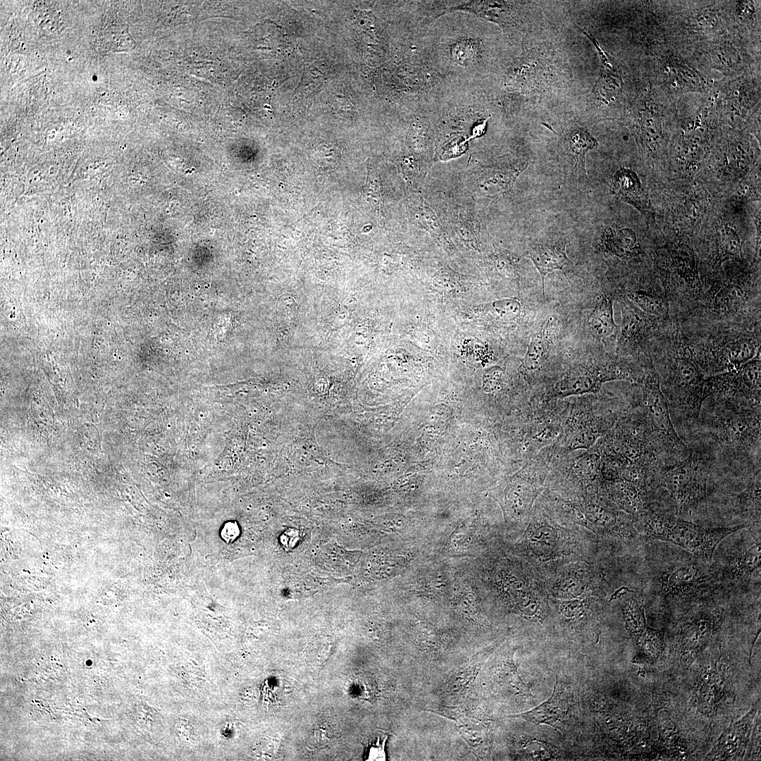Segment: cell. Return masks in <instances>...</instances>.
<instances>
[{"label":"cell","instance_id":"cell-1","mask_svg":"<svg viewBox=\"0 0 761 761\" xmlns=\"http://www.w3.org/2000/svg\"><path fill=\"white\" fill-rule=\"evenodd\" d=\"M744 527L703 528L688 521L665 520L650 514L645 531L650 538L672 543L710 561L718 544L728 535Z\"/></svg>","mask_w":761,"mask_h":761},{"label":"cell","instance_id":"cell-2","mask_svg":"<svg viewBox=\"0 0 761 761\" xmlns=\"http://www.w3.org/2000/svg\"><path fill=\"white\" fill-rule=\"evenodd\" d=\"M714 429L719 442L735 453H746L760 442V412L729 407L717 412Z\"/></svg>","mask_w":761,"mask_h":761},{"label":"cell","instance_id":"cell-3","mask_svg":"<svg viewBox=\"0 0 761 761\" xmlns=\"http://www.w3.org/2000/svg\"><path fill=\"white\" fill-rule=\"evenodd\" d=\"M660 475L664 486L682 508L695 505L706 497L707 474L696 457L689 456L664 467Z\"/></svg>","mask_w":761,"mask_h":761},{"label":"cell","instance_id":"cell-4","mask_svg":"<svg viewBox=\"0 0 761 761\" xmlns=\"http://www.w3.org/2000/svg\"><path fill=\"white\" fill-rule=\"evenodd\" d=\"M671 381L679 412L686 417L698 419L703 402L710 395L707 379L703 378L698 366L690 358H678L672 370Z\"/></svg>","mask_w":761,"mask_h":761},{"label":"cell","instance_id":"cell-5","mask_svg":"<svg viewBox=\"0 0 761 761\" xmlns=\"http://www.w3.org/2000/svg\"><path fill=\"white\" fill-rule=\"evenodd\" d=\"M643 400L651 431L657 438L674 450H684L685 445L672 424L668 402L661 390L659 378L653 371L645 376Z\"/></svg>","mask_w":761,"mask_h":761},{"label":"cell","instance_id":"cell-6","mask_svg":"<svg viewBox=\"0 0 761 761\" xmlns=\"http://www.w3.org/2000/svg\"><path fill=\"white\" fill-rule=\"evenodd\" d=\"M629 373L617 365L609 364L593 371L572 373L559 380L553 387L557 397L594 393L602 384L613 380H629Z\"/></svg>","mask_w":761,"mask_h":761},{"label":"cell","instance_id":"cell-7","mask_svg":"<svg viewBox=\"0 0 761 761\" xmlns=\"http://www.w3.org/2000/svg\"><path fill=\"white\" fill-rule=\"evenodd\" d=\"M570 693L557 677L552 695L536 707L509 717H521L536 724L553 725L564 717L570 707Z\"/></svg>","mask_w":761,"mask_h":761},{"label":"cell","instance_id":"cell-8","mask_svg":"<svg viewBox=\"0 0 761 761\" xmlns=\"http://www.w3.org/2000/svg\"><path fill=\"white\" fill-rule=\"evenodd\" d=\"M567 245H542L531 249L528 258L538 270L542 284L543 294L545 299V278L547 273L555 270H562L567 278L564 268L569 263L566 253Z\"/></svg>","mask_w":761,"mask_h":761},{"label":"cell","instance_id":"cell-9","mask_svg":"<svg viewBox=\"0 0 761 761\" xmlns=\"http://www.w3.org/2000/svg\"><path fill=\"white\" fill-rule=\"evenodd\" d=\"M498 646L494 643L476 654L469 663L454 674L445 683L443 691L445 694L454 695L467 691L474 680L484 662Z\"/></svg>","mask_w":761,"mask_h":761},{"label":"cell","instance_id":"cell-10","mask_svg":"<svg viewBox=\"0 0 761 761\" xmlns=\"http://www.w3.org/2000/svg\"><path fill=\"white\" fill-rule=\"evenodd\" d=\"M760 349L756 356L733 371L732 387L738 389L746 397L760 400L761 361Z\"/></svg>","mask_w":761,"mask_h":761},{"label":"cell","instance_id":"cell-11","mask_svg":"<svg viewBox=\"0 0 761 761\" xmlns=\"http://www.w3.org/2000/svg\"><path fill=\"white\" fill-rule=\"evenodd\" d=\"M553 318L547 317L540 328L532 337L524 359V366L529 371L538 369L547 359L552 342Z\"/></svg>","mask_w":761,"mask_h":761},{"label":"cell","instance_id":"cell-12","mask_svg":"<svg viewBox=\"0 0 761 761\" xmlns=\"http://www.w3.org/2000/svg\"><path fill=\"white\" fill-rule=\"evenodd\" d=\"M714 625L713 617L701 615L684 627L682 643L686 650H688L685 662L686 660L691 662L694 659L692 657L693 652H698L707 642L713 633Z\"/></svg>","mask_w":761,"mask_h":761},{"label":"cell","instance_id":"cell-13","mask_svg":"<svg viewBox=\"0 0 761 761\" xmlns=\"http://www.w3.org/2000/svg\"><path fill=\"white\" fill-rule=\"evenodd\" d=\"M590 327L593 335L598 338H605L615 330L617 325L614 319L611 297L605 295L602 297L591 316Z\"/></svg>","mask_w":761,"mask_h":761},{"label":"cell","instance_id":"cell-14","mask_svg":"<svg viewBox=\"0 0 761 761\" xmlns=\"http://www.w3.org/2000/svg\"><path fill=\"white\" fill-rule=\"evenodd\" d=\"M599 55L602 62L603 70L594 87V90L598 97L607 101L615 97L619 93L622 87V80L612 70V67L605 54L600 52Z\"/></svg>","mask_w":761,"mask_h":761},{"label":"cell","instance_id":"cell-15","mask_svg":"<svg viewBox=\"0 0 761 761\" xmlns=\"http://www.w3.org/2000/svg\"><path fill=\"white\" fill-rule=\"evenodd\" d=\"M698 581V573L693 566L679 567L663 576V588L672 593L683 592L695 586Z\"/></svg>","mask_w":761,"mask_h":761},{"label":"cell","instance_id":"cell-16","mask_svg":"<svg viewBox=\"0 0 761 761\" xmlns=\"http://www.w3.org/2000/svg\"><path fill=\"white\" fill-rule=\"evenodd\" d=\"M614 185L619 192L635 206L641 204V185L635 174L630 170L621 168L614 175Z\"/></svg>","mask_w":761,"mask_h":761},{"label":"cell","instance_id":"cell-17","mask_svg":"<svg viewBox=\"0 0 761 761\" xmlns=\"http://www.w3.org/2000/svg\"><path fill=\"white\" fill-rule=\"evenodd\" d=\"M569 141L576 160V171L581 175H586L585 170V156L588 149L597 144L596 140L588 132L578 130L571 133Z\"/></svg>","mask_w":761,"mask_h":761},{"label":"cell","instance_id":"cell-18","mask_svg":"<svg viewBox=\"0 0 761 761\" xmlns=\"http://www.w3.org/2000/svg\"><path fill=\"white\" fill-rule=\"evenodd\" d=\"M756 349L752 340H739L728 345L726 349L729 371H736L755 357Z\"/></svg>","mask_w":761,"mask_h":761},{"label":"cell","instance_id":"cell-19","mask_svg":"<svg viewBox=\"0 0 761 761\" xmlns=\"http://www.w3.org/2000/svg\"><path fill=\"white\" fill-rule=\"evenodd\" d=\"M411 213L415 221L422 228L434 234L440 233L442 228L435 215L421 198H411Z\"/></svg>","mask_w":761,"mask_h":761},{"label":"cell","instance_id":"cell-20","mask_svg":"<svg viewBox=\"0 0 761 761\" xmlns=\"http://www.w3.org/2000/svg\"><path fill=\"white\" fill-rule=\"evenodd\" d=\"M629 297L638 308L650 315L663 316L667 311V303L657 295L636 292L629 294Z\"/></svg>","mask_w":761,"mask_h":761},{"label":"cell","instance_id":"cell-21","mask_svg":"<svg viewBox=\"0 0 761 761\" xmlns=\"http://www.w3.org/2000/svg\"><path fill=\"white\" fill-rule=\"evenodd\" d=\"M608 247L614 254L618 256L630 255L637 249L635 234L629 230H620L617 234H612L609 239Z\"/></svg>","mask_w":761,"mask_h":761},{"label":"cell","instance_id":"cell-22","mask_svg":"<svg viewBox=\"0 0 761 761\" xmlns=\"http://www.w3.org/2000/svg\"><path fill=\"white\" fill-rule=\"evenodd\" d=\"M668 73L672 85L675 83L679 87H695L698 84V80L695 78V74L680 62L672 63L668 68Z\"/></svg>","mask_w":761,"mask_h":761},{"label":"cell","instance_id":"cell-23","mask_svg":"<svg viewBox=\"0 0 761 761\" xmlns=\"http://www.w3.org/2000/svg\"><path fill=\"white\" fill-rule=\"evenodd\" d=\"M488 309L505 321L514 320L521 314V304L515 299H502L488 305Z\"/></svg>","mask_w":761,"mask_h":761},{"label":"cell","instance_id":"cell-24","mask_svg":"<svg viewBox=\"0 0 761 761\" xmlns=\"http://www.w3.org/2000/svg\"><path fill=\"white\" fill-rule=\"evenodd\" d=\"M623 309L622 335L629 338L639 331L643 325L641 312L633 306H626Z\"/></svg>","mask_w":761,"mask_h":761},{"label":"cell","instance_id":"cell-25","mask_svg":"<svg viewBox=\"0 0 761 761\" xmlns=\"http://www.w3.org/2000/svg\"><path fill=\"white\" fill-rule=\"evenodd\" d=\"M743 298V292L738 287L724 288L718 292L714 306L722 311H729Z\"/></svg>","mask_w":761,"mask_h":761},{"label":"cell","instance_id":"cell-26","mask_svg":"<svg viewBox=\"0 0 761 761\" xmlns=\"http://www.w3.org/2000/svg\"><path fill=\"white\" fill-rule=\"evenodd\" d=\"M760 543H757L748 550L741 557L738 569L741 574H749L760 567L761 561Z\"/></svg>","mask_w":761,"mask_h":761},{"label":"cell","instance_id":"cell-27","mask_svg":"<svg viewBox=\"0 0 761 761\" xmlns=\"http://www.w3.org/2000/svg\"><path fill=\"white\" fill-rule=\"evenodd\" d=\"M642 128L645 137L650 142H655L661 134V125L657 115L651 111L645 113L642 120Z\"/></svg>","mask_w":761,"mask_h":761},{"label":"cell","instance_id":"cell-28","mask_svg":"<svg viewBox=\"0 0 761 761\" xmlns=\"http://www.w3.org/2000/svg\"><path fill=\"white\" fill-rule=\"evenodd\" d=\"M504 371L499 366H493L488 369L483 376V388L485 392H493L497 390L502 381Z\"/></svg>","mask_w":761,"mask_h":761},{"label":"cell","instance_id":"cell-29","mask_svg":"<svg viewBox=\"0 0 761 761\" xmlns=\"http://www.w3.org/2000/svg\"><path fill=\"white\" fill-rule=\"evenodd\" d=\"M628 622L634 631H642L645 629L643 611L637 602H631L627 607Z\"/></svg>","mask_w":761,"mask_h":761},{"label":"cell","instance_id":"cell-30","mask_svg":"<svg viewBox=\"0 0 761 761\" xmlns=\"http://www.w3.org/2000/svg\"><path fill=\"white\" fill-rule=\"evenodd\" d=\"M598 435V432L592 430L583 431L573 437L568 447L570 450L588 448L595 443Z\"/></svg>","mask_w":761,"mask_h":761},{"label":"cell","instance_id":"cell-31","mask_svg":"<svg viewBox=\"0 0 761 761\" xmlns=\"http://www.w3.org/2000/svg\"><path fill=\"white\" fill-rule=\"evenodd\" d=\"M722 240L723 249L726 254L736 256L739 253L741 249L739 239L731 228H724Z\"/></svg>","mask_w":761,"mask_h":761},{"label":"cell","instance_id":"cell-32","mask_svg":"<svg viewBox=\"0 0 761 761\" xmlns=\"http://www.w3.org/2000/svg\"><path fill=\"white\" fill-rule=\"evenodd\" d=\"M240 534V529L236 523L225 524L221 532L222 538L226 542L233 541Z\"/></svg>","mask_w":761,"mask_h":761},{"label":"cell","instance_id":"cell-33","mask_svg":"<svg viewBox=\"0 0 761 761\" xmlns=\"http://www.w3.org/2000/svg\"><path fill=\"white\" fill-rule=\"evenodd\" d=\"M387 739V736L378 741L376 745H373L369 752V760H385L384 753V744Z\"/></svg>","mask_w":761,"mask_h":761},{"label":"cell","instance_id":"cell-34","mask_svg":"<svg viewBox=\"0 0 761 761\" xmlns=\"http://www.w3.org/2000/svg\"><path fill=\"white\" fill-rule=\"evenodd\" d=\"M295 533H296L295 531H286L280 536V543L285 547H290L293 546L296 543L297 540L298 539L297 537H299L298 535L297 534V535L294 536L292 538H291Z\"/></svg>","mask_w":761,"mask_h":761}]
</instances>
